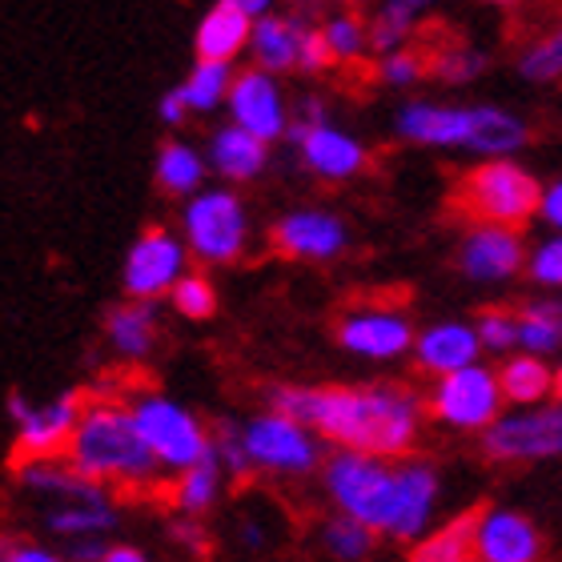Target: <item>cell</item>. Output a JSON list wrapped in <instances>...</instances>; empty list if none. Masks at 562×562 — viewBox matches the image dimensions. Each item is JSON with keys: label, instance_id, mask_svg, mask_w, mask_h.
Wrapping results in <instances>:
<instances>
[{"label": "cell", "instance_id": "cell-1", "mask_svg": "<svg viewBox=\"0 0 562 562\" xmlns=\"http://www.w3.org/2000/svg\"><path fill=\"white\" fill-rule=\"evenodd\" d=\"M278 411L314 426L326 442L366 450L378 458H402L418 442L422 402L406 386H278L270 394Z\"/></svg>", "mask_w": 562, "mask_h": 562}, {"label": "cell", "instance_id": "cell-2", "mask_svg": "<svg viewBox=\"0 0 562 562\" xmlns=\"http://www.w3.org/2000/svg\"><path fill=\"white\" fill-rule=\"evenodd\" d=\"M72 467L81 470L85 479L101 482V486H149L161 467L149 454V446L140 438L137 418L125 402L97 398L85 402L81 422L72 430V442L65 450Z\"/></svg>", "mask_w": 562, "mask_h": 562}, {"label": "cell", "instance_id": "cell-3", "mask_svg": "<svg viewBox=\"0 0 562 562\" xmlns=\"http://www.w3.org/2000/svg\"><path fill=\"white\" fill-rule=\"evenodd\" d=\"M542 181L515 157H482L458 181V210L470 222H498L522 229L539 217Z\"/></svg>", "mask_w": 562, "mask_h": 562}, {"label": "cell", "instance_id": "cell-4", "mask_svg": "<svg viewBox=\"0 0 562 562\" xmlns=\"http://www.w3.org/2000/svg\"><path fill=\"white\" fill-rule=\"evenodd\" d=\"M181 237L201 266H234L249 249V213L246 201L229 181L205 186L181 205Z\"/></svg>", "mask_w": 562, "mask_h": 562}, {"label": "cell", "instance_id": "cell-5", "mask_svg": "<svg viewBox=\"0 0 562 562\" xmlns=\"http://www.w3.org/2000/svg\"><path fill=\"white\" fill-rule=\"evenodd\" d=\"M326 494L341 515L362 518L378 535H390L398 503V467H390V458L338 446L326 462Z\"/></svg>", "mask_w": 562, "mask_h": 562}, {"label": "cell", "instance_id": "cell-6", "mask_svg": "<svg viewBox=\"0 0 562 562\" xmlns=\"http://www.w3.org/2000/svg\"><path fill=\"white\" fill-rule=\"evenodd\" d=\"M130 411L137 418V430L145 438V446H149V454L169 474H186L189 467L213 458V450H217V442L205 434V426L181 402L165 398V394H137L130 402Z\"/></svg>", "mask_w": 562, "mask_h": 562}, {"label": "cell", "instance_id": "cell-7", "mask_svg": "<svg viewBox=\"0 0 562 562\" xmlns=\"http://www.w3.org/2000/svg\"><path fill=\"white\" fill-rule=\"evenodd\" d=\"M237 442L246 450L249 470H270V474H310L322 458V434L305 426L302 418L270 406L266 414L249 418L237 430Z\"/></svg>", "mask_w": 562, "mask_h": 562}, {"label": "cell", "instance_id": "cell-8", "mask_svg": "<svg viewBox=\"0 0 562 562\" xmlns=\"http://www.w3.org/2000/svg\"><path fill=\"white\" fill-rule=\"evenodd\" d=\"M426 406L450 430L486 434L498 422V414L506 411V394H503V382H498V370L486 362H474L454 370V374L434 378Z\"/></svg>", "mask_w": 562, "mask_h": 562}, {"label": "cell", "instance_id": "cell-9", "mask_svg": "<svg viewBox=\"0 0 562 562\" xmlns=\"http://www.w3.org/2000/svg\"><path fill=\"white\" fill-rule=\"evenodd\" d=\"M189 246L181 229H165V225H153L137 237L125 254V270H121V281H125V293L130 297H140V302H157V297H169L173 285L189 273Z\"/></svg>", "mask_w": 562, "mask_h": 562}, {"label": "cell", "instance_id": "cell-10", "mask_svg": "<svg viewBox=\"0 0 562 562\" xmlns=\"http://www.w3.org/2000/svg\"><path fill=\"white\" fill-rule=\"evenodd\" d=\"M486 454L498 462H539L562 458V402L542 406H515L503 411L486 430Z\"/></svg>", "mask_w": 562, "mask_h": 562}, {"label": "cell", "instance_id": "cell-11", "mask_svg": "<svg viewBox=\"0 0 562 562\" xmlns=\"http://www.w3.org/2000/svg\"><path fill=\"white\" fill-rule=\"evenodd\" d=\"M81 394H57V398L41 402V406H33L24 394H12L9 418L16 422V454H21V462H29V458H65L72 430L81 422Z\"/></svg>", "mask_w": 562, "mask_h": 562}, {"label": "cell", "instance_id": "cell-12", "mask_svg": "<svg viewBox=\"0 0 562 562\" xmlns=\"http://www.w3.org/2000/svg\"><path fill=\"white\" fill-rule=\"evenodd\" d=\"M225 113L229 121H237L241 130L258 133L261 140H285L293 130V105L285 89H281V77L270 69H237L234 89H229V101H225Z\"/></svg>", "mask_w": 562, "mask_h": 562}, {"label": "cell", "instance_id": "cell-13", "mask_svg": "<svg viewBox=\"0 0 562 562\" xmlns=\"http://www.w3.org/2000/svg\"><path fill=\"white\" fill-rule=\"evenodd\" d=\"M414 326L398 305H353L338 317V341L341 350L366 362H394L402 353H414Z\"/></svg>", "mask_w": 562, "mask_h": 562}, {"label": "cell", "instance_id": "cell-14", "mask_svg": "<svg viewBox=\"0 0 562 562\" xmlns=\"http://www.w3.org/2000/svg\"><path fill=\"white\" fill-rule=\"evenodd\" d=\"M527 254L530 249L515 225L474 222L458 246V270L479 285H498L527 270Z\"/></svg>", "mask_w": 562, "mask_h": 562}, {"label": "cell", "instance_id": "cell-15", "mask_svg": "<svg viewBox=\"0 0 562 562\" xmlns=\"http://www.w3.org/2000/svg\"><path fill=\"white\" fill-rule=\"evenodd\" d=\"M290 140L297 145V157H302L305 169H310L317 181H329V186L353 181V177L366 173V165H370V149H366L353 133L334 125V121H322V125H293Z\"/></svg>", "mask_w": 562, "mask_h": 562}, {"label": "cell", "instance_id": "cell-16", "mask_svg": "<svg viewBox=\"0 0 562 562\" xmlns=\"http://www.w3.org/2000/svg\"><path fill=\"white\" fill-rule=\"evenodd\" d=\"M270 241L290 261H334L350 246V229L329 210H290L273 222Z\"/></svg>", "mask_w": 562, "mask_h": 562}, {"label": "cell", "instance_id": "cell-17", "mask_svg": "<svg viewBox=\"0 0 562 562\" xmlns=\"http://www.w3.org/2000/svg\"><path fill=\"white\" fill-rule=\"evenodd\" d=\"M394 130L406 145L418 149H470L474 137V105H446V101H406L394 117Z\"/></svg>", "mask_w": 562, "mask_h": 562}, {"label": "cell", "instance_id": "cell-18", "mask_svg": "<svg viewBox=\"0 0 562 562\" xmlns=\"http://www.w3.org/2000/svg\"><path fill=\"white\" fill-rule=\"evenodd\" d=\"M474 559L479 562H539L542 539L535 522L506 506H486L474 515Z\"/></svg>", "mask_w": 562, "mask_h": 562}, {"label": "cell", "instance_id": "cell-19", "mask_svg": "<svg viewBox=\"0 0 562 562\" xmlns=\"http://www.w3.org/2000/svg\"><path fill=\"white\" fill-rule=\"evenodd\" d=\"M482 353L486 350H482L474 322H434V326L418 329V338H414V362L434 378L482 362Z\"/></svg>", "mask_w": 562, "mask_h": 562}, {"label": "cell", "instance_id": "cell-20", "mask_svg": "<svg viewBox=\"0 0 562 562\" xmlns=\"http://www.w3.org/2000/svg\"><path fill=\"white\" fill-rule=\"evenodd\" d=\"M210 165L213 173L229 181V186H246L254 177L266 173V165H270V140H261L258 133L241 130L237 121H225L217 130L210 133Z\"/></svg>", "mask_w": 562, "mask_h": 562}, {"label": "cell", "instance_id": "cell-21", "mask_svg": "<svg viewBox=\"0 0 562 562\" xmlns=\"http://www.w3.org/2000/svg\"><path fill=\"white\" fill-rule=\"evenodd\" d=\"M310 33V21H302L297 12H270L254 21V36H249V65L270 72H297V57H302V41Z\"/></svg>", "mask_w": 562, "mask_h": 562}, {"label": "cell", "instance_id": "cell-22", "mask_svg": "<svg viewBox=\"0 0 562 562\" xmlns=\"http://www.w3.org/2000/svg\"><path fill=\"white\" fill-rule=\"evenodd\" d=\"M438 510V474L422 462H398V503L390 539H422Z\"/></svg>", "mask_w": 562, "mask_h": 562}, {"label": "cell", "instance_id": "cell-23", "mask_svg": "<svg viewBox=\"0 0 562 562\" xmlns=\"http://www.w3.org/2000/svg\"><path fill=\"white\" fill-rule=\"evenodd\" d=\"M249 36H254V21L246 12L234 9L229 0H217L193 29V53L205 60H229L234 65L241 53H249Z\"/></svg>", "mask_w": 562, "mask_h": 562}, {"label": "cell", "instance_id": "cell-24", "mask_svg": "<svg viewBox=\"0 0 562 562\" xmlns=\"http://www.w3.org/2000/svg\"><path fill=\"white\" fill-rule=\"evenodd\" d=\"M498 382H503L506 406H542V402H554L559 370L542 353L515 350L498 366Z\"/></svg>", "mask_w": 562, "mask_h": 562}, {"label": "cell", "instance_id": "cell-25", "mask_svg": "<svg viewBox=\"0 0 562 562\" xmlns=\"http://www.w3.org/2000/svg\"><path fill=\"white\" fill-rule=\"evenodd\" d=\"M213 173L210 153H201L198 145H189L181 137H169L157 149V161H153V177L157 186L169 193V198H193L198 189H205V177Z\"/></svg>", "mask_w": 562, "mask_h": 562}, {"label": "cell", "instance_id": "cell-26", "mask_svg": "<svg viewBox=\"0 0 562 562\" xmlns=\"http://www.w3.org/2000/svg\"><path fill=\"white\" fill-rule=\"evenodd\" d=\"M530 125L518 113L503 105H486V101H474V137H470V149L474 157H515L518 149H527Z\"/></svg>", "mask_w": 562, "mask_h": 562}, {"label": "cell", "instance_id": "cell-27", "mask_svg": "<svg viewBox=\"0 0 562 562\" xmlns=\"http://www.w3.org/2000/svg\"><path fill=\"white\" fill-rule=\"evenodd\" d=\"M105 334H109V346H113L121 358L140 362V358L153 350V341H157V310H153V302L130 297V302L117 305V310L109 314Z\"/></svg>", "mask_w": 562, "mask_h": 562}, {"label": "cell", "instance_id": "cell-28", "mask_svg": "<svg viewBox=\"0 0 562 562\" xmlns=\"http://www.w3.org/2000/svg\"><path fill=\"white\" fill-rule=\"evenodd\" d=\"M234 77H237V69L229 65V60L198 57L193 60V69L186 72V81L177 85V93L186 97V105L193 117H201V113H217V109H225V101H229Z\"/></svg>", "mask_w": 562, "mask_h": 562}, {"label": "cell", "instance_id": "cell-29", "mask_svg": "<svg viewBox=\"0 0 562 562\" xmlns=\"http://www.w3.org/2000/svg\"><path fill=\"white\" fill-rule=\"evenodd\" d=\"M117 522V510L109 503V494H97V498H81V503H65L53 506L45 515V527L53 535H65V539H89V535H105Z\"/></svg>", "mask_w": 562, "mask_h": 562}, {"label": "cell", "instance_id": "cell-30", "mask_svg": "<svg viewBox=\"0 0 562 562\" xmlns=\"http://www.w3.org/2000/svg\"><path fill=\"white\" fill-rule=\"evenodd\" d=\"M317 29H322V36L329 41L338 65H362V60L374 53V41H370V16H362V12L338 9V12H329V16H322Z\"/></svg>", "mask_w": 562, "mask_h": 562}, {"label": "cell", "instance_id": "cell-31", "mask_svg": "<svg viewBox=\"0 0 562 562\" xmlns=\"http://www.w3.org/2000/svg\"><path fill=\"white\" fill-rule=\"evenodd\" d=\"M486 69H491V57L470 41H442V45L430 48V77L438 85L462 89V85L479 81Z\"/></svg>", "mask_w": 562, "mask_h": 562}, {"label": "cell", "instance_id": "cell-32", "mask_svg": "<svg viewBox=\"0 0 562 562\" xmlns=\"http://www.w3.org/2000/svg\"><path fill=\"white\" fill-rule=\"evenodd\" d=\"M411 562H479L474 559V515L450 518L446 527L414 539Z\"/></svg>", "mask_w": 562, "mask_h": 562}, {"label": "cell", "instance_id": "cell-33", "mask_svg": "<svg viewBox=\"0 0 562 562\" xmlns=\"http://www.w3.org/2000/svg\"><path fill=\"white\" fill-rule=\"evenodd\" d=\"M222 458L213 450V458L198 462V467H189L186 474H177L173 482V506L181 515H205L213 503H217V494H222Z\"/></svg>", "mask_w": 562, "mask_h": 562}, {"label": "cell", "instance_id": "cell-34", "mask_svg": "<svg viewBox=\"0 0 562 562\" xmlns=\"http://www.w3.org/2000/svg\"><path fill=\"white\" fill-rule=\"evenodd\" d=\"M515 69L530 85H559L562 81V21L539 33L522 53H518Z\"/></svg>", "mask_w": 562, "mask_h": 562}, {"label": "cell", "instance_id": "cell-35", "mask_svg": "<svg viewBox=\"0 0 562 562\" xmlns=\"http://www.w3.org/2000/svg\"><path fill=\"white\" fill-rule=\"evenodd\" d=\"M418 12L411 0H382L374 12H370V41H374V53H390V48L411 45L414 33H418Z\"/></svg>", "mask_w": 562, "mask_h": 562}, {"label": "cell", "instance_id": "cell-36", "mask_svg": "<svg viewBox=\"0 0 562 562\" xmlns=\"http://www.w3.org/2000/svg\"><path fill=\"white\" fill-rule=\"evenodd\" d=\"M430 77V53L418 45H402L390 53H374V81L386 89H414Z\"/></svg>", "mask_w": 562, "mask_h": 562}, {"label": "cell", "instance_id": "cell-37", "mask_svg": "<svg viewBox=\"0 0 562 562\" xmlns=\"http://www.w3.org/2000/svg\"><path fill=\"white\" fill-rule=\"evenodd\" d=\"M374 527H366L362 518L353 515H341L329 522L326 530H322V539H326V551L334 554L338 562H362L370 559V551H374Z\"/></svg>", "mask_w": 562, "mask_h": 562}, {"label": "cell", "instance_id": "cell-38", "mask_svg": "<svg viewBox=\"0 0 562 562\" xmlns=\"http://www.w3.org/2000/svg\"><path fill=\"white\" fill-rule=\"evenodd\" d=\"M169 302H173L177 314L189 317V322H205V317L217 314V290H213V281L198 270H189L186 278L177 281L173 293H169Z\"/></svg>", "mask_w": 562, "mask_h": 562}, {"label": "cell", "instance_id": "cell-39", "mask_svg": "<svg viewBox=\"0 0 562 562\" xmlns=\"http://www.w3.org/2000/svg\"><path fill=\"white\" fill-rule=\"evenodd\" d=\"M518 350L542 353V358H551V353L562 350V329H559V322L542 314V310L535 302H530L527 310H518Z\"/></svg>", "mask_w": 562, "mask_h": 562}, {"label": "cell", "instance_id": "cell-40", "mask_svg": "<svg viewBox=\"0 0 562 562\" xmlns=\"http://www.w3.org/2000/svg\"><path fill=\"white\" fill-rule=\"evenodd\" d=\"M527 278L539 290L562 293V229H551L547 237H539L527 254Z\"/></svg>", "mask_w": 562, "mask_h": 562}, {"label": "cell", "instance_id": "cell-41", "mask_svg": "<svg viewBox=\"0 0 562 562\" xmlns=\"http://www.w3.org/2000/svg\"><path fill=\"white\" fill-rule=\"evenodd\" d=\"M486 353H515L518 350V314L515 310H486L474 322Z\"/></svg>", "mask_w": 562, "mask_h": 562}, {"label": "cell", "instance_id": "cell-42", "mask_svg": "<svg viewBox=\"0 0 562 562\" xmlns=\"http://www.w3.org/2000/svg\"><path fill=\"white\" fill-rule=\"evenodd\" d=\"M338 65L334 60V48H329V41L322 36V29L317 24H310V33H305L302 41V57H297V72H310V77H317V72H329Z\"/></svg>", "mask_w": 562, "mask_h": 562}, {"label": "cell", "instance_id": "cell-43", "mask_svg": "<svg viewBox=\"0 0 562 562\" xmlns=\"http://www.w3.org/2000/svg\"><path fill=\"white\" fill-rule=\"evenodd\" d=\"M539 222L547 225V229H562V177H554L551 186H542Z\"/></svg>", "mask_w": 562, "mask_h": 562}, {"label": "cell", "instance_id": "cell-44", "mask_svg": "<svg viewBox=\"0 0 562 562\" xmlns=\"http://www.w3.org/2000/svg\"><path fill=\"white\" fill-rule=\"evenodd\" d=\"M157 117L165 121V125H169V130H181V125H186L189 117H193V113H189V105H186V97L177 93H165L161 97V105H157Z\"/></svg>", "mask_w": 562, "mask_h": 562}, {"label": "cell", "instance_id": "cell-45", "mask_svg": "<svg viewBox=\"0 0 562 562\" xmlns=\"http://www.w3.org/2000/svg\"><path fill=\"white\" fill-rule=\"evenodd\" d=\"M322 121H329L322 97H302V101L293 105V125H322Z\"/></svg>", "mask_w": 562, "mask_h": 562}, {"label": "cell", "instance_id": "cell-46", "mask_svg": "<svg viewBox=\"0 0 562 562\" xmlns=\"http://www.w3.org/2000/svg\"><path fill=\"white\" fill-rule=\"evenodd\" d=\"M0 562H65L60 554L45 551V547H29V542H12L4 547V559Z\"/></svg>", "mask_w": 562, "mask_h": 562}, {"label": "cell", "instance_id": "cell-47", "mask_svg": "<svg viewBox=\"0 0 562 562\" xmlns=\"http://www.w3.org/2000/svg\"><path fill=\"white\" fill-rule=\"evenodd\" d=\"M229 4L246 12L249 21H261V16H270V12H278V0H229Z\"/></svg>", "mask_w": 562, "mask_h": 562}, {"label": "cell", "instance_id": "cell-48", "mask_svg": "<svg viewBox=\"0 0 562 562\" xmlns=\"http://www.w3.org/2000/svg\"><path fill=\"white\" fill-rule=\"evenodd\" d=\"M101 562H149L140 551H133V547H109L105 554H101Z\"/></svg>", "mask_w": 562, "mask_h": 562}, {"label": "cell", "instance_id": "cell-49", "mask_svg": "<svg viewBox=\"0 0 562 562\" xmlns=\"http://www.w3.org/2000/svg\"><path fill=\"white\" fill-rule=\"evenodd\" d=\"M535 305H539L547 317H554V322H559V329H562V293H554V297H539Z\"/></svg>", "mask_w": 562, "mask_h": 562}, {"label": "cell", "instance_id": "cell-50", "mask_svg": "<svg viewBox=\"0 0 562 562\" xmlns=\"http://www.w3.org/2000/svg\"><path fill=\"white\" fill-rule=\"evenodd\" d=\"M177 535H186V542H193V547H201V530L198 527H189V522H177Z\"/></svg>", "mask_w": 562, "mask_h": 562}, {"label": "cell", "instance_id": "cell-51", "mask_svg": "<svg viewBox=\"0 0 562 562\" xmlns=\"http://www.w3.org/2000/svg\"><path fill=\"white\" fill-rule=\"evenodd\" d=\"M411 4H414V9L426 12V9H438V4H446V0H411Z\"/></svg>", "mask_w": 562, "mask_h": 562}, {"label": "cell", "instance_id": "cell-52", "mask_svg": "<svg viewBox=\"0 0 562 562\" xmlns=\"http://www.w3.org/2000/svg\"><path fill=\"white\" fill-rule=\"evenodd\" d=\"M486 4H494V9H515L518 0H486Z\"/></svg>", "mask_w": 562, "mask_h": 562}, {"label": "cell", "instance_id": "cell-53", "mask_svg": "<svg viewBox=\"0 0 562 562\" xmlns=\"http://www.w3.org/2000/svg\"><path fill=\"white\" fill-rule=\"evenodd\" d=\"M329 4H338V9H358L362 0H329Z\"/></svg>", "mask_w": 562, "mask_h": 562}, {"label": "cell", "instance_id": "cell-54", "mask_svg": "<svg viewBox=\"0 0 562 562\" xmlns=\"http://www.w3.org/2000/svg\"><path fill=\"white\" fill-rule=\"evenodd\" d=\"M554 370H559V390H554V398H559V402H562V362H559V366H554Z\"/></svg>", "mask_w": 562, "mask_h": 562}]
</instances>
